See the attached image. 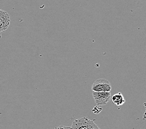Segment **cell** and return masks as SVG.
<instances>
[{"label": "cell", "mask_w": 146, "mask_h": 129, "mask_svg": "<svg viewBox=\"0 0 146 129\" xmlns=\"http://www.w3.org/2000/svg\"><path fill=\"white\" fill-rule=\"evenodd\" d=\"M93 97L96 106H105L111 99L110 92H93Z\"/></svg>", "instance_id": "cell-3"}, {"label": "cell", "mask_w": 146, "mask_h": 129, "mask_svg": "<svg viewBox=\"0 0 146 129\" xmlns=\"http://www.w3.org/2000/svg\"><path fill=\"white\" fill-rule=\"evenodd\" d=\"M72 129H100L94 120L86 117L79 118L74 121Z\"/></svg>", "instance_id": "cell-1"}, {"label": "cell", "mask_w": 146, "mask_h": 129, "mask_svg": "<svg viewBox=\"0 0 146 129\" xmlns=\"http://www.w3.org/2000/svg\"><path fill=\"white\" fill-rule=\"evenodd\" d=\"M111 101H113V103L116 105L117 106H122L125 103V99L124 96H123L122 94L121 93H118L114 95L112 97H111Z\"/></svg>", "instance_id": "cell-5"}, {"label": "cell", "mask_w": 146, "mask_h": 129, "mask_svg": "<svg viewBox=\"0 0 146 129\" xmlns=\"http://www.w3.org/2000/svg\"><path fill=\"white\" fill-rule=\"evenodd\" d=\"M92 89L93 92H110L111 85L108 80L98 79L93 83Z\"/></svg>", "instance_id": "cell-2"}, {"label": "cell", "mask_w": 146, "mask_h": 129, "mask_svg": "<svg viewBox=\"0 0 146 129\" xmlns=\"http://www.w3.org/2000/svg\"><path fill=\"white\" fill-rule=\"evenodd\" d=\"M10 24V16L9 14L0 9V29L5 31L9 27Z\"/></svg>", "instance_id": "cell-4"}, {"label": "cell", "mask_w": 146, "mask_h": 129, "mask_svg": "<svg viewBox=\"0 0 146 129\" xmlns=\"http://www.w3.org/2000/svg\"><path fill=\"white\" fill-rule=\"evenodd\" d=\"M2 32V31H1V29H0V33H1Z\"/></svg>", "instance_id": "cell-8"}, {"label": "cell", "mask_w": 146, "mask_h": 129, "mask_svg": "<svg viewBox=\"0 0 146 129\" xmlns=\"http://www.w3.org/2000/svg\"><path fill=\"white\" fill-rule=\"evenodd\" d=\"M54 129H72L70 127H67V126H59L55 127Z\"/></svg>", "instance_id": "cell-7"}, {"label": "cell", "mask_w": 146, "mask_h": 129, "mask_svg": "<svg viewBox=\"0 0 146 129\" xmlns=\"http://www.w3.org/2000/svg\"><path fill=\"white\" fill-rule=\"evenodd\" d=\"M92 111L95 114H98L101 112H102V109L101 107H100L98 106H95V107L93 108Z\"/></svg>", "instance_id": "cell-6"}]
</instances>
